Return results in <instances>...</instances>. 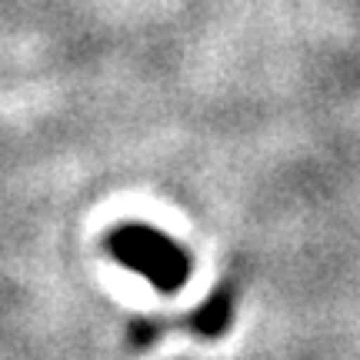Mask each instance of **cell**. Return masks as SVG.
I'll use <instances>...</instances> for the list:
<instances>
[{"label":"cell","instance_id":"1","mask_svg":"<svg viewBox=\"0 0 360 360\" xmlns=\"http://www.w3.org/2000/svg\"><path fill=\"white\" fill-rule=\"evenodd\" d=\"M107 254L130 274L143 277L160 294H177L180 287H187L193 274L191 250H184L170 233L157 231L154 224L143 220L117 224L107 233Z\"/></svg>","mask_w":360,"mask_h":360},{"label":"cell","instance_id":"2","mask_svg":"<svg viewBox=\"0 0 360 360\" xmlns=\"http://www.w3.org/2000/svg\"><path fill=\"white\" fill-rule=\"evenodd\" d=\"M233 307H237V297H233L231 283H220L210 294L197 304V307L184 317V327L193 337H204V340H217L231 330L233 323Z\"/></svg>","mask_w":360,"mask_h":360}]
</instances>
